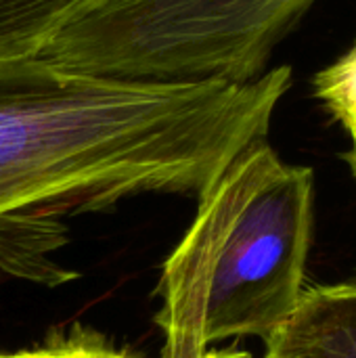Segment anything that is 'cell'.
Returning <instances> with one entry per match:
<instances>
[{
	"label": "cell",
	"instance_id": "3957f363",
	"mask_svg": "<svg viewBox=\"0 0 356 358\" xmlns=\"http://www.w3.org/2000/svg\"><path fill=\"white\" fill-rule=\"evenodd\" d=\"M317 0H99L38 57L149 84H245Z\"/></svg>",
	"mask_w": 356,
	"mask_h": 358
},
{
	"label": "cell",
	"instance_id": "5b68a950",
	"mask_svg": "<svg viewBox=\"0 0 356 358\" xmlns=\"http://www.w3.org/2000/svg\"><path fill=\"white\" fill-rule=\"evenodd\" d=\"M99 0H0V63L38 57L76 17Z\"/></svg>",
	"mask_w": 356,
	"mask_h": 358
},
{
	"label": "cell",
	"instance_id": "30bf717a",
	"mask_svg": "<svg viewBox=\"0 0 356 358\" xmlns=\"http://www.w3.org/2000/svg\"><path fill=\"white\" fill-rule=\"evenodd\" d=\"M353 279H356V271H355V275H353Z\"/></svg>",
	"mask_w": 356,
	"mask_h": 358
},
{
	"label": "cell",
	"instance_id": "8fae6325",
	"mask_svg": "<svg viewBox=\"0 0 356 358\" xmlns=\"http://www.w3.org/2000/svg\"><path fill=\"white\" fill-rule=\"evenodd\" d=\"M245 358H252V355H248V357H245Z\"/></svg>",
	"mask_w": 356,
	"mask_h": 358
},
{
	"label": "cell",
	"instance_id": "277c9868",
	"mask_svg": "<svg viewBox=\"0 0 356 358\" xmlns=\"http://www.w3.org/2000/svg\"><path fill=\"white\" fill-rule=\"evenodd\" d=\"M264 358H356V279L304 287L264 338Z\"/></svg>",
	"mask_w": 356,
	"mask_h": 358
},
{
	"label": "cell",
	"instance_id": "6da1fadb",
	"mask_svg": "<svg viewBox=\"0 0 356 358\" xmlns=\"http://www.w3.org/2000/svg\"><path fill=\"white\" fill-rule=\"evenodd\" d=\"M292 67L245 84H149L0 63V281L57 287L67 218L149 195L199 197L250 145L269 138Z\"/></svg>",
	"mask_w": 356,
	"mask_h": 358
},
{
	"label": "cell",
	"instance_id": "7a4b0ae2",
	"mask_svg": "<svg viewBox=\"0 0 356 358\" xmlns=\"http://www.w3.org/2000/svg\"><path fill=\"white\" fill-rule=\"evenodd\" d=\"M315 227V172L269 138L243 149L197 197L155 294L162 358H204L233 338H266L304 289Z\"/></svg>",
	"mask_w": 356,
	"mask_h": 358
},
{
	"label": "cell",
	"instance_id": "9c48e42d",
	"mask_svg": "<svg viewBox=\"0 0 356 358\" xmlns=\"http://www.w3.org/2000/svg\"><path fill=\"white\" fill-rule=\"evenodd\" d=\"M248 355H250V352H243V355H241V358H245V357H248Z\"/></svg>",
	"mask_w": 356,
	"mask_h": 358
},
{
	"label": "cell",
	"instance_id": "52a82bcc",
	"mask_svg": "<svg viewBox=\"0 0 356 358\" xmlns=\"http://www.w3.org/2000/svg\"><path fill=\"white\" fill-rule=\"evenodd\" d=\"M313 92L332 120L350 138L356 136V40L340 59L315 73Z\"/></svg>",
	"mask_w": 356,
	"mask_h": 358
},
{
	"label": "cell",
	"instance_id": "ba28073f",
	"mask_svg": "<svg viewBox=\"0 0 356 358\" xmlns=\"http://www.w3.org/2000/svg\"><path fill=\"white\" fill-rule=\"evenodd\" d=\"M342 159L346 162V166L350 168L353 178L356 180V136H353V145H350V149L342 155Z\"/></svg>",
	"mask_w": 356,
	"mask_h": 358
},
{
	"label": "cell",
	"instance_id": "8992f818",
	"mask_svg": "<svg viewBox=\"0 0 356 358\" xmlns=\"http://www.w3.org/2000/svg\"><path fill=\"white\" fill-rule=\"evenodd\" d=\"M243 350L237 348H222L210 350L204 358H241ZM0 358H143L115 346L107 336L92 327L71 325L65 329L52 331L44 342L38 346L0 355Z\"/></svg>",
	"mask_w": 356,
	"mask_h": 358
}]
</instances>
